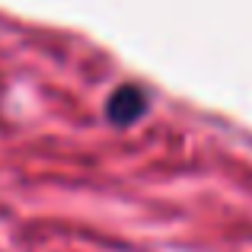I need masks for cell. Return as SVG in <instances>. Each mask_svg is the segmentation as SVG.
<instances>
[{
	"instance_id": "obj_1",
	"label": "cell",
	"mask_w": 252,
	"mask_h": 252,
	"mask_svg": "<svg viewBox=\"0 0 252 252\" xmlns=\"http://www.w3.org/2000/svg\"><path fill=\"white\" fill-rule=\"evenodd\" d=\"M105 112H109V118L115 125H131L147 112V96H144L137 86H118V90L112 93Z\"/></svg>"
}]
</instances>
